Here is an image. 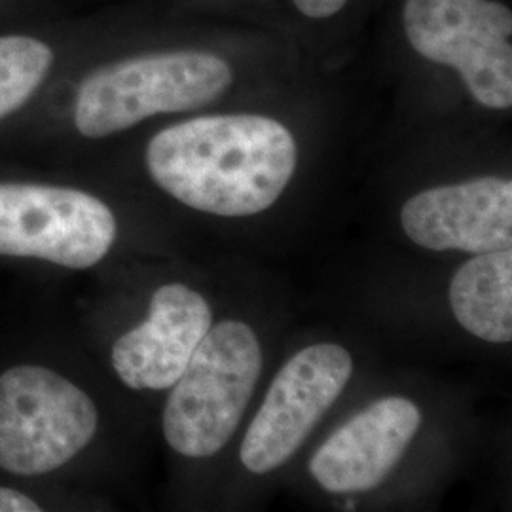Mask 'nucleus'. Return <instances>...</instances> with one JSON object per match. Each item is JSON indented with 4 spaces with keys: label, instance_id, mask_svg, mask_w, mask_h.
Returning <instances> with one entry per match:
<instances>
[{
    "label": "nucleus",
    "instance_id": "2",
    "mask_svg": "<svg viewBox=\"0 0 512 512\" xmlns=\"http://www.w3.org/2000/svg\"><path fill=\"white\" fill-rule=\"evenodd\" d=\"M234 82L230 65L209 52L137 55L93 71L78 88L74 126L90 139L133 128L156 114L202 109Z\"/></svg>",
    "mask_w": 512,
    "mask_h": 512
},
{
    "label": "nucleus",
    "instance_id": "7",
    "mask_svg": "<svg viewBox=\"0 0 512 512\" xmlns=\"http://www.w3.org/2000/svg\"><path fill=\"white\" fill-rule=\"evenodd\" d=\"M351 372L353 359L338 344L298 351L279 370L251 421L239 450L241 463L255 475L285 465L342 395Z\"/></svg>",
    "mask_w": 512,
    "mask_h": 512
},
{
    "label": "nucleus",
    "instance_id": "13",
    "mask_svg": "<svg viewBox=\"0 0 512 512\" xmlns=\"http://www.w3.org/2000/svg\"><path fill=\"white\" fill-rule=\"evenodd\" d=\"M294 6L308 18L325 19L336 16L348 0H293Z\"/></svg>",
    "mask_w": 512,
    "mask_h": 512
},
{
    "label": "nucleus",
    "instance_id": "9",
    "mask_svg": "<svg viewBox=\"0 0 512 512\" xmlns=\"http://www.w3.org/2000/svg\"><path fill=\"white\" fill-rule=\"evenodd\" d=\"M421 425L420 408L404 397L370 404L319 446L310 473L330 494H363L399 465Z\"/></svg>",
    "mask_w": 512,
    "mask_h": 512
},
{
    "label": "nucleus",
    "instance_id": "4",
    "mask_svg": "<svg viewBox=\"0 0 512 512\" xmlns=\"http://www.w3.org/2000/svg\"><path fill=\"white\" fill-rule=\"evenodd\" d=\"M97 408L73 382L44 366H14L0 376V469L46 475L95 437Z\"/></svg>",
    "mask_w": 512,
    "mask_h": 512
},
{
    "label": "nucleus",
    "instance_id": "10",
    "mask_svg": "<svg viewBox=\"0 0 512 512\" xmlns=\"http://www.w3.org/2000/svg\"><path fill=\"white\" fill-rule=\"evenodd\" d=\"M211 327L213 311L202 294L169 283L152 294L147 321L116 340L112 366L131 389H167Z\"/></svg>",
    "mask_w": 512,
    "mask_h": 512
},
{
    "label": "nucleus",
    "instance_id": "14",
    "mask_svg": "<svg viewBox=\"0 0 512 512\" xmlns=\"http://www.w3.org/2000/svg\"><path fill=\"white\" fill-rule=\"evenodd\" d=\"M40 505L31 497L12 488H0V512H40Z\"/></svg>",
    "mask_w": 512,
    "mask_h": 512
},
{
    "label": "nucleus",
    "instance_id": "12",
    "mask_svg": "<svg viewBox=\"0 0 512 512\" xmlns=\"http://www.w3.org/2000/svg\"><path fill=\"white\" fill-rule=\"evenodd\" d=\"M54 65L52 48L33 37H0V118L23 107Z\"/></svg>",
    "mask_w": 512,
    "mask_h": 512
},
{
    "label": "nucleus",
    "instance_id": "1",
    "mask_svg": "<svg viewBox=\"0 0 512 512\" xmlns=\"http://www.w3.org/2000/svg\"><path fill=\"white\" fill-rule=\"evenodd\" d=\"M296 158L293 133L258 114L194 118L160 131L147 148L148 171L160 188L219 217L272 207L293 179Z\"/></svg>",
    "mask_w": 512,
    "mask_h": 512
},
{
    "label": "nucleus",
    "instance_id": "5",
    "mask_svg": "<svg viewBox=\"0 0 512 512\" xmlns=\"http://www.w3.org/2000/svg\"><path fill=\"white\" fill-rule=\"evenodd\" d=\"M404 33L425 59L458 71L488 109H511L512 14L495 0H406Z\"/></svg>",
    "mask_w": 512,
    "mask_h": 512
},
{
    "label": "nucleus",
    "instance_id": "8",
    "mask_svg": "<svg viewBox=\"0 0 512 512\" xmlns=\"http://www.w3.org/2000/svg\"><path fill=\"white\" fill-rule=\"evenodd\" d=\"M401 224L408 238L431 251L511 249L512 183L480 177L423 190L404 203Z\"/></svg>",
    "mask_w": 512,
    "mask_h": 512
},
{
    "label": "nucleus",
    "instance_id": "3",
    "mask_svg": "<svg viewBox=\"0 0 512 512\" xmlns=\"http://www.w3.org/2000/svg\"><path fill=\"white\" fill-rule=\"evenodd\" d=\"M260 370L255 330L241 321L211 327L171 385L164 410L167 444L186 458L215 456L236 433Z\"/></svg>",
    "mask_w": 512,
    "mask_h": 512
},
{
    "label": "nucleus",
    "instance_id": "11",
    "mask_svg": "<svg viewBox=\"0 0 512 512\" xmlns=\"http://www.w3.org/2000/svg\"><path fill=\"white\" fill-rule=\"evenodd\" d=\"M450 306L459 325L476 338L512 340V249L480 253L465 262L450 285Z\"/></svg>",
    "mask_w": 512,
    "mask_h": 512
},
{
    "label": "nucleus",
    "instance_id": "6",
    "mask_svg": "<svg viewBox=\"0 0 512 512\" xmlns=\"http://www.w3.org/2000/svg\"><path fill=\"white\" fill-rule=\"evenodd\" d=\"M116 239L109 207L82 190L0 184V255L92 268Z\"/></svg>",
    "mask_w": 512,
    "mask_h": 512
}]
</instances>
